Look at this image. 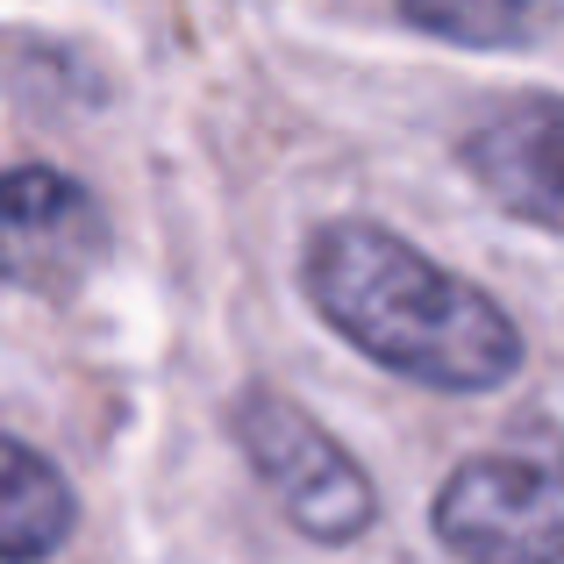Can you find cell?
<instances>
[{
  "instance_id": "6da1fadb",
  "label": "cell",
  "mask_w": 564,
  "mask_h": 564,
  "mask_svg": "<svg viewBox=\"0 0 564 564\" xmlns=\"http://www.w3.org/2000/svg\"><path fill=\"white\" fill-rule=\"evenodd\" d=\"M301 286L350 350L429 393H494L522 372L508 307L379 221H322L301 250Z\"/></svg>"
},
{
  "instance_id": "7a4b0ae2",
  "label": "cell",
  "mask_w": 564,
  "mask_h": 564,
  "mask_svg": "<svg viewBox=\"0 0 564 564\" xmlns=\"http://www.w3.org/2000/svg\"><path fill=\"white\" fill-rule=\"evenodd\" d=\"M436 543L457 564H564V436L522 429L436 486Z\"/></svg>"
},
{
  "instance_id": "3957f363",
  "label": "cell",
  "mask_w": 564,
  "mask_h": 564,
  "mask_svg": "<svg viewBox=\"0 0 564 564\" xmlns=\"http://www.w3.org/2000/svg\"><path fill=\"white\" fill-rule=\"evenodd\" d=\"M229 436L307 543H358L372 529L379 514L372 479L307 408L279 393H243L229 408Z\"/></svg>"
},
{
  "instance_id": "277c9868",
  "label": "cell",
  "mask_w": 564,
  "mask_h": 564,
  "mask_svg": "<svg viewBox=\"0 0 564 564\" xmlns=\"http://www.w3.org/2000/svg\"><path fill=\"white\" fill-rule=\"evenodd\" d=\"M465 172L494 207L543 236H564V100L529 94L465 137Z\"/></svg>"
},
{
  "instance_id": "5b68a950",
  "label": "cell",
  "mask_w": 564,
  "mask_h": 564,
  "mask_svg": "<svg viewBox=\"0 0 564 564\" xmlns=\"http://www.w3.org/2000/svg\"><path fill=\"white\" fill-rule=\"evenodd\" d=\"M100 243V215L65 172L14 165L8 172V272L14 286H57Z\"/></svg>"
},
{
  "instance_id": "8992f818",
  "label": "cell",
  "mask_w": 564,
  "mask_h": 564,
  "mask_svg": "<svg viewBox=\"0 0 564 564\" xmlns=\"http://www.w3.org/2000/svg\"><path fill=\"white\" fill-rule=\"evenodd\" d=\"M79 508H72V486L36 443L8 436L0 443V557L8 564H43L57 543L72 536Z\"/></svg>"
},
{
  "instance_id": "52a82bcc",
  "label": "cell",
  "mask_w": 564,
  "mask_h": 564,
  "mask_svg": "<svg viewBox=\"0 0 564 564\" xmlns=\"http://www.w3.org/2000/svg\"><path fill=\"white\" fill-rule=\"evenodd\" d=\"M400 14L457 51H522L551 29L557 0H400Z\"/></svg>"
}]
</instances>
